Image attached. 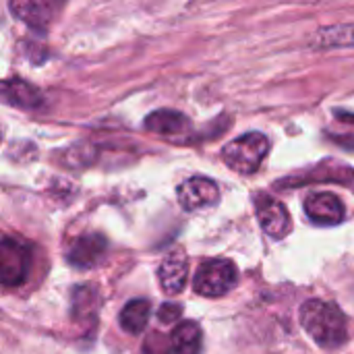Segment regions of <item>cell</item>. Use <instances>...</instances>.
<instances>
[{"instance_id": "6da1fadb", "label": "cell", "mask_w": 354, "mask_h": 354, "mask_svg": "<svg viewBox=\"0 0 354 354\" xmlns=\"http://www.w3.org/2000/svg\"><path fill=\"white\" fill-rule=\"evenodd\" d=\"M301 324L324 348H336L346 340V317L334 303L319 299L307 301L301 307Z\"/></svg>"}, {"instance_id": "7a4b0ae2", "label": "cell", "mask_w": 354, "mask_h": 354, "mask_svg": "<svg viewBox=\"0 0 354 354\" xmlns=\"http://www.w3.org/2000/svg\"><path fill=\"white\" fill-rule=\"evenodd\" d=\"M270 151V141L261 133H247L222 149V160L226 166L239 174H253L259 170L261 162Z\"/></svg>"}, {"instance_id": "3957f363", "label": "cell", "mask_w": 354, "mask_h": 354, "mask_svg": "<svg viewBox=\"0 0 354 354\" xmlns=\"http://www.w3.org/2000/svg\"><path fill=\"white\" fill-rule=\"evenodd\" d=\"M33 266V249L21 239L0 241V284L17 288L25 284Z\"/></svg>"}, {"instance_id": "277c9868", "label": "cell", "mask_w": 354, "mask_h": 354, "mask_svg": "<svg viewBox=\"0 0 354 354\" xmlns=\"http://www.w3.org/2000/svg\"><path fill=\"white\" fill-rule=\"evenodd\" d=\"M239 282V272L236 266L228 259H212L205 261L193 280V288L197 295L207 297V299H216V297H224L228 290H232Z\"/></svg>"}, {"instance_id": "5b68a950", "label": "cell", "mask_w": 354, "mask_h": 354, "mask_svg": "<svg viewBox=\"0 0 354 354\" xmlns=\"http://www.w3.org/2000/svg\"><path fill=\"white\" fill-rule=\"evenodd\" d=\"M218 199H220L218 185L205 176H193L178 187V203L187 212H195V209L216 205Z\"/></svg>"}, {"instance_id": "8992f818", "label": "cell", "mask_w": 354, "mask_h": 354, "mask_svg": "<svg viewBox=\"0 0 354 354\" xmlns=\"http://www.w3.org/2000/svg\"><path fill=\"white\" fill-rule=\"evenodd\" d=\"M255 207H257V220L268 236L280 241L290 232L292 222H290V216H288V209L284 207V203H280L274 197L259 195V199L255 201Z\"/></svg>"}, {"instance_id": "52a82bcc", "label": "cell", "mask_w": 354, "mask_h": 354, "mask_svg": "<svg viewBox=\"0 0 354 354\" xmlns=\"http://www.w3.org/2000/svg\"><path fill=\"white\" fill-rule=\"evenodd\" d=\"M0 102L21 110H39L46 104V97L25 79H4L0 81Z\"/></svg>"}, {"instance_id": "ba28073f", "label": "cell", "mask_w": 354, "mask_h": 354, "mask_svg": "<svg viewBox=\"0 0 354 354\" xmlns=\"http://www.w3.org/2000/svg\"><path fill=\"white\" fill-rule=\"evenodd\" d=\"M145 129L151 131L153 135L168 137L174 141H180L183 137L191 135L193 124L191 120L176 110H156L145 118Z\"/></svg>"}, {"instance_id": "9c48e42d", "label": "cell", "mask_w": 354, "mask_h": 354, "mask_svg": "<svg viewBox=\"0 0 354 354\" xmlns=\"http://www.w3.org/2000/svg\"><path fill=\"white\" fill-rule=\"evenodd\" d=\"M106 249H108V243L102 234H85V236H79L68 253H66V259L73 268H79V270H89L93 266H97L104 255H106Z\"/></svg>"}, {"instance_id": "30bf717a", "label": "cell", "mask_w": 354, "mask_h": 354, "mask_svg": "<svg viewBox=\"0 0 354 354\" xmlns=\"http://www.w3.org/2000/svg\"><path fill=\"white\" fill-rule=\"evenodd\" d=\"M305 212L311 222L334 226L344 220V205L334 193H313L305 201Z\"/></svg>"}, {"instance_id": "8fae6325", "label": "cell", "mask_w": 354, "mask_h": 354, "mask_svg": "<svg viewBox=\"0 0 354 354\" xmlns=\"http://www.w3.org/2000/svg\"><path fill=\"white\" fill-rule=\"evenodd\" d=\"M187 276H189V261L183 251H172L158 270L160 286L166 295H178L187 284Z\"/></svg>"}, {"instance_id": "7c38bea8", "label": "cell", "mask_w": 354, "mask_h": 354, "mask_svg": "<svg viewBox=\"0 0 354 354\" xmlns=\"http://www.w3.org/2000/svg\"><path fill=\"white\" fill-rule=\"evenodd\" d=\"M52 6L50 0H10V12L37 31H44L50 25Z\"/></svg>"}, {"instance_id": "4fadbf2b", "label": "cell", "mask_w": 354, "mask_h": 354, "mask_svg": "<svg viewBox=\"0 0 354 354\" xmlns=\"http://www.w3.org/2000/svg\"><path fill=\"white\" fill-rule=\"evenodd\" d=\"M172 354H199L201 351V328L195 322H183L170 336Z\"/></svg>"}, {"instance_id": "5bb4252c", "label": "cell", "mask_w": 354, "mask_h": 354, "mask_svg": "<svg viewBox=\"0 0 354 354\" xmlns=\"http://www.w3.org/2000/svg\"><path fill=\"white\" fill-rule=\"evenodd\" d=\"M149 303L145 299H135L131 303H127V307L120 313V326L124 332L129 334H141L147 328L149 322Z\"/></svg>"}, {"instance_id": "9a60e30c", "label": "cell", "mask_w": 354, "mask_h": 354, "mask_svg": "<svg viewBox=\"0 0 354 354\" xmlns=\"http://www.w3.org/2000/svg\"><path fill=\"white\" fill-rule=\"evenodd\" d=\"M180 315H183V311H180V305H172V303H166V305H162V307H160V311H158V317H160V322H162V324H166V326H170V324H176V322L180 319Z\"/></svg>"}, {"instance_id": "2e32d148", "label": "cell", "mask_w": 354, "mask_h": 354, "mask_svg": "<svg viewBox=\"0 0 354 354\" xmlns=\"http://www.w3.org/2000/svg\"><path fill=\"white\" fill-rule=\"evenodd\" d=\"M0 141H2V124H0Z\"/></svg>"}, {"instance_id": "e0dca14e", "label": "cell", "mask_w": 354, "mask_h": 354, "mask_svg": "<svg viewBox=\"0 0 354 354\" xmlns=\"http://www.w3.org/2000/svg\"><path fill=\"white\" fill-rule=\"evenodd\" d=\"M50 2H52V4H54V2H60V0H50Z\"/></svg>"}]
</instances>
